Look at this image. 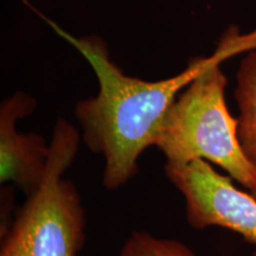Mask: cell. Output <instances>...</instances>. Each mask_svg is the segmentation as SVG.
Here are the masks:
<instances>
[{"label":"cell","instance_id":"1","mask_svg":"<svg viewBox=\"0 0 256 256\" xmlns=\"http://www.w3.org/2000/svg\"><path fill=\"white\" fill-rule=\"evenodd\" d=\"M40 16L94 69L98 92L76 104L75 116L82 127L83 142L92 152L104 156V188L116 190L139 172L140 156L154 144L170 106L206 68L210 57L192 58L186 69L170 78L144 81L124 75L112 62L101 37L72 36Z\"/></svg>","mask_w":256,"mask_h":256},{"label":"cell","instance_id":"2","mask_svg":"<svg viewBox=\"0 0 256 256\" xmlns=\"http://www.w3.org/2000/svg\"><path fill=\"white\" fill-rule=\"evenodd\" d=\"M256 46V34L226 36L202 72L170 106L156 132L153 146L166 164L185 165L203 159L215 164L256 197V172L243 153L238 140V118L226 101L228 80L222 60Z\"/></svg>","mask_w":256,"mask_h":256},{"label":"cell","instance_id":"3","mask_svg":"<svg viewBox=\"0 0 256 256\" xmlns=\"http://www.w3.org/2000/svg\"><path fill=\"white\" fill-rule=\"evenodd\" d=\"M43 182L2 232L0 256H78L86 214L78 188L63 177L78 154L80 134L64 119L51 138Z\"/></svg>","mask_w":256,"mask_h":256},{"label":"cell","instance_id":"4","mask_svg":"<svg viewBox=\"0 0 256 256\" xmlns=\"http://www.w3.org/2000/svg\"><path fill=\"white\" fill-rule=\"evenodd\" d=\"M164 170L168 180L183 194L186 220L192 228L232 230L256 247V197L250 192L240 190L230 176L220 174L203 159L185 165L165 164Z\"/></svg>","mask_w":256,"mask_h":256},{"label":"cell","instance_id":"5","mask_svg":"<svg viewBox=\"0 0 256 256\" xmlns=\"http://www.w3.org/2000/svg\"><path fill=\"white\" fill-rule=\"evenodd\" d=\"M36 101L26 92H16L0 107V183L8 182L31 196L43 182L50 144L37 133H20L17 122L32 114Z\"/></svg>","mask_w":256,"mask_h":256},{"label":"cell","instance_id":"6","mask_svg":"<svg viewBox=\"0 0 256 256\" xmlns=\"http://www.w3.org/2000/svg\"><path fill=\"white\" fill-rule=\"evenodd\" d=\"M238 140L256 172V46L246 51L236 76Z\"/></svg>","mask_w":256,"mask_h":256},{"label":"cell","instance_id":"7","mask_svg":"<svg viewBox=\"0 0 256 256\" xmlns=\"http://www.w3.org/2000/svg\"><path fill=\"white\" fill-rule=\"evenodd\" d=\"M119 256H197L184 243L160 238L146 232H134L126 240Z\"/></svg>","mask_w":256,"mask_h":256}]
</instances>
